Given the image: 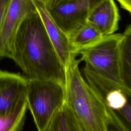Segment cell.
Here are the masks:
<instances>
[{"label":"cell","mask_w":131,"mask_h":131,"mask_svg":"<svg viewBox=\"0 0 131 131\" xmlns=\"http://www.w3.org/2000/svg\"><path fill=\"white\" fill-rule=\"evenodd\" d=\"M10 58L28 78L54 81L66 87V69L37 11L18 30Z\"/></svg>","instance_id":"6da1fadb"},{"label":"cell","mask_w":131,"mask_h":131,"mask_svg":"<svg viewBox=\"0 0 131 131\" xmlns=\"http://www.w3.org/2000/svg\"><path fill=\"white\" fill-rule=\"evenodd\" d=\"M80 59L66 68V101L85 131H106L108 114L102 100L82 76Z\"/></svg>","instance_id":"7a4b0ae2"},{"label":"cell","mask_w":131,"mask_h":131,"mask_svg":"<svg viewBox=\"0 0 131 131\" xmlns=\"http://www.w3.org/2000/svg\"><path fill=\"white\" fill-rule=\"evenodd\" d=\"M26 99L38 131H43L66 102V87L54 81L28 78Z\"/></svg>","instance_id":"3957f363"},{"label":"cell","mask_w":131,"mask_h":131,"mask_svg":"<svg viewBox=\"0 0 131 131\" xmlns=\"http://www.w3.org/2000/svg\"><path fill=\"white\" fill-rule=\"evenodd\" d=\"M86 81L104 104L108 114L124 131H131V91L105 79L84 66Z\"/></svg>","instance_id":"277c9868"},{"label":"cell","mask_w":131,"mask_h":131,"mask_svg":"<svg viewBox=\"0 0 131 131\" xmlns=\"http://www.w3.org/2000/svg\"><path fill=\"white\" fill-rule=\"evenodd\" d=\"M122 33L103 36L92 46L80 51L81 60L98 75L121 84L120 44Z\"/></svg>","instance_id":"5b68a950"},{"label":"cell","mask_w":131,"mask_h":131,"mask_svg":"<svg viewBox=\"0 0 131 131\" xmlns=\"http://www.w3.org/2000/svg\"><path fill=\"white\" fill-rule=\"evenodd\" d=\"M103 0H60L45 5L50 15L69 36L88 21L94 8Z\"/></svg>","instance_id":"8992f818"},{"label":"cell","mask_w":131,"mask_h":131,"mask_svg":"<svg viewBox=\"0 0 131 131\" xmlns=\"http://www.w3.org/2000/svg\"><path fill=\"white\" fill-rule=\"evenodd\" d=\"M37 11L34 0H10L4 14L2 29L5 57L10 58L16 33L23 23Z\"/></svg>","instance_id":"52a82bcc"},{"label":"cell","mask_w":131,"mask_h":131,"mask_svg":"<svg viewBox=\"0 0 131 131\" xmlns=\"http://www.w3.org/2000/svg\"><path fill=\"white\" fill-rule=\"evenodd\" d=\"M28 78L18 73L0 70V115L10 114L26 95Z\"/></svg>","instance_id":"ba28073f"},{"label":"cell","mask_w":131,"mask_h":131,"mask_svg":"<svg viewBox=\"0 0 131 131\" xmlns=\"http://www.w3.org/2000/svg\"><path fill=\"white\" fill-rule=\"evenodd\" d=\"M34 1L47 34L66 69L72 59L77 55L72 51L68 36L53 19L45 5L37 0Z\"/></svg>","instance_id":"9c48e42d"},{"label":"cell","mask_w":131,"mask_h":131,"mask_svg":"<svg viewBox=\"0 0 131 131\" xmlns=\"http://www.w3.org/2000/svg\"><path fill=\"white\" fill-rule=\"evenodd\" d=\"M120 16L114 0H103L90 13L88 21L94 25L104 36L115 33L118 29Z\"/></svg>","instance_id":"30bf717a"},{"label":"cell","mask_w":131,"mask_h":131,"mask_svg":"<svg viewBox=\"0 0 131 131\" xmlns=\"http://www.w3.org/2000/svg\"><path fill=\"white\" fill-rule=\"evenodd\" d=\"M103 36L96 27L87 21L68 37L73 53L78 55L80 51L94 45Z\"/></svg>","instance_id":"8fae6325"},{"label":"cell","mask_w":131,"mask_h":131,"mask_svg":"<svg viewBox=\"0 0 131 131\" xmlns=\"http://www.w3.org/2000/svg\"><path fill=\"white\" fill-rule=\"evenodd\" d=\"M43 131H85L67 101Z\"/></svg>","instance_id":"7c38bea8"},{"label":"cell","mask_w":131,"mask_h":131,"mask_svg":"<svg viewBox=\"0 0 131 131\" xmlns=\"http://www.w3.org/2000/svg\"><path fill=\"white\" fill-rule=\"evenodd\" d=\"M122 35L120 44L121 84L131 91V24L126 28Z\"/></svg>","instance_id":"4fadbf2b"},{"label":"cell","mask_w":131,"mask_h":131,"mask_svg":"<svg viewBox=\"0 0 131 131\" xmlns=\"http://www.w3.org/2000/svg\"><path fill=\"white\" fill-rule=\"evenodd\" d=\"M28 109L26 95L19 101L10 114L0 115V131H20L23 129Z\"/></svg>","instance_id":"5bb4252c"},{"label":"cell","mask_w":131,"mask_h":131,"mask_svg":"<svg viewBox=\"0 0 131 131\" xmlns=\"http://www.w3.org/2000/svg\"><path fill=\"white\" fill-rule=\"evenodd\" d=\"M9 1L10 0H0V59L5 57L2 39V29L4 14Z\"/></svg>","instance_id":"9a60e30c"},{"label":"cell","mask_w":131,"mask_h":131,"mask_svg":"<svg viewBox=\"0 0 131 131\" xmlns=\"http://www.w3.org/2000/svg\"><path fill=\"white\" fill-rule=\"evenodd\" d=\"M106 131H124V130L116 122V121L108 114V118L106 123Z\"/></svg>","instance_id":"2e32d148"},{"label":"cell","mask_w":131,"mask_h":131,"mask_svg":"<svg viewBox=\"0 0 131 131\" xmlns=\"http://www.w3.org/2000/svg\"><path fill=\"white\" fill-rule=\"evenodd\" d=\"M121 7L127 11L131 14V0H116Z\"/></svg>","instance_id":"e0dca14e"},{"label":"cell","mask_w":131,"mask_h":131,"mask_svg":"<svg viewBox=\"0 0 131 131\" xmlns=\"http://www.w3.org/2000/svg\"><path fill=\"white\" fill-rule=\"evenodd\" d=\"M37 1L42 3L45 5H47L48 4H52L53 3H54L55 2H57V1H60V0H37Z\"/></svg>","instance_id":"ac0fdd59"}]
</instances>
